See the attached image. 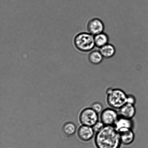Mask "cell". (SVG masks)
Wrapping results in <instances>:
<instances>
[{
	"mask_svg": "<svg viewBox=\"0 0 148 148\" xmlns=\"http://www.w3.org/2000/svg\"><path fill=\"white\" fill-rule=\"evenodd\" d=\"M105 127L103 123L101 121H98L92 127L94 132L96 133L99 132Z\"/></svg>",
	"mask_w": 148,
	"mask_h": 148,
	"instance_id": "2e32d148",
	"label": "cell"
},
{
	"mask_svg": "<svg viewBox=\"0 0 148 148\" xmlns=\"http://www.w3.org/2000/svg\"><path fill=\"white\" fill-rule=\"evenodd\" d=\"M94 141L97 148H120L121 145L119 134L114 126H105L96 133Z\"/></svg>",
	"mask_w": 148,
	"mask_h": 148,
	"instance_id": "6da1fadb",
	"label": "cell"
},
{
	"mask_svg": "<svg viewBox=\"0 0 148 148\" xmlns=\"http://www.w3.org/2000/svg\"><path fill=\"white\" fill-rule=\"evenodd\" d=\"M134 126V122L132 119H130L120 116L114 125L116 130L118 132L126 129L133 130Z\"/></svg>",
	"mask_w": 148,
	"mask_h": 148,
	"instance_id": "30bf717a",
	"label": "cell"
},
{
	"mask_svg": "<svg viewBox=\"0 0 148 148\" xmlns=\"http://www.w3.org/2000/svg\"><path fill=\"white\" fill-rule=\"evenodd\" d=\"M119 117L118 112L114 109L108 108L101 113L100 120L105 126H114Z\"/></svg>",
	"mask_w": 148,
	"mask_h": 148,
	"instance_id": "5b68a950",
	"label": "cell"
},
{
	"mask_svg": "<svg viewBox=\"0 0 148 148\" xmlns=\"http://www.w3.org/2000/svg\"><path fill=\"white\" fill-rule=\"evenodd\" d=\"M98 114L91 107H87L81 111L79 116L80 122L82 125L92 127L99 121Z\"/></svg>",
	"mask_w": 148,
	"mask_h": 148,
	"instance_id": "277c9868",
	"label": "cell"
},
{
	"mask_svg": "<svg viewBox=\"0 0 148 148\" xmlns=\"http://www.w3.org/2000/svg\"><path fill=\"white\" fill-rule=\"evenodd\" d=\"M95 46L100 48L108 44V38L106 34L101 33L94 37Z\"/></svg>",
	"mask_w": 148,
	"mask_h": 148,
	"instance_id": "4fadbf2b",
	"label": "cell"
},
{
	"mask_svg": "<svg viewBox=\"0 0 148 148\" xmlns=\"http://www.w3.org/2000/svg\"><path fill=\"white\" fill-rule=\"evenodd\" d=\"M95 133L92 127L82 125L78 129L77 136L82 141L88 142L92 140Z\"/></svg>",
	"mask_w": 148,
	"mask_h": 148,
	"instance_id": "8992f818",
	"label": "cell"
},
{
	"mask_svg": "<svg viewBox=\"0 0 148 148\" xmlns=\"http://www.w3.org/2000/svg\"><path fill=\"white\" fill-rule=\"evenodd\" d=\"M136 103V99L135 97L132 94L127 95V103L135 105Z\"/></svg>",
	"mask_w": 148,
	"mask_h": 148,
	"instance_id": "e0dca14e",
	"label": "cell"
},
{
	"mask_svg": "<svg viewBox=\"0 0 148 148\" xmlns=\"http://www.w3.org/2000/svg\"><path fill=\"white\" fill-rule=\"evenodd\" d=\"M106 94L107 103L112 108L119 109L127 103V94L122 90L109 88Z\"/></svg>",
	"mask_w": 148,
	"mask_h": 148,
	"instance_id": "7a4b0ae2",
	"label": "cell"
},
{
	"mask_svg": "<svg viewBox=\"0 0 148 148\" xmlns=\"http://www.w3.org/2000/svg\"><path fill=\"white\" fill-rule=\"evenodd\" d=\"M103 56L100 51H94L90 53L88 59L91 63L98 64L102 61Z\"/></svg>",
	"mask_w": 148,
	"mask_h": 148,
	"instance_id": "5bb4252c",
	"label": "cell"
},
{
	"mask_svg": "<svg viewBox=\"0 0 148 148\" xmlns=\"http://www.w3.org/2000/svg\"><path fill=\"white\" fill-rule=\"evenodd\" d=\"M118 110L119 116L125 118L132 119L136 114V110L134 105L127 103Z\"/></svg>",
	"mask_w": 148,
	"mask_h": 148,
	"instance_id": "ba28073f",
	"label": "cell"
},
{
	"mask_svg": "<svg viewBox=\"0 0 148 148\" xmlns=\"http://www.w3.org/2000/svg\"><path fill=\"white\" fill-rule=\"evenodd\" d=\"M77 130L76 125L72 122L65 123L62 127L63 134L66 137H71L75 134Z\"/></svg>",
	"mask_w": 148,
	"mask_h": 148,
	"instance_id": "8fae6325",
	"label": "cell"
},
{
	"mask_svg": "<svg viewBox=\"0 0 148 148\" xmlns=\"http://www.w3.org/2000/svg\"><path fill=\"white\" fill-rule=\"evenodd\" d=\"M75 47L80 51H89L95 46L94 37L90 33H81L77 35L74 38Z\"/></svg>",
	"mask_w": 148,
	"mask_h": 148,
	"instance_id": "3957f363",
	"label": "cell"
},
{
	"mask_svg": "<svg viewBox=\"0 0 148 148\" xmlns=\"http://www.w3.org/2000/svg\"><path fill=\"white\" fill-rule=\"evenodd\" d=\"M121 144L130 145L133 143L135 139V134L132 129H126L118 132Z\"/></svg>",
	"mask_w": 148,
	"mask_h": 148,
	"instance_id": "9c48e42d",
	"label": "cell"
},
{
	"mask_svg": "<svg viewBox=\"0 0 148 148\" xmlns=\"http://www.w3.org/2000/svg\"><path fill=\"white\" fill-rule=\"evenodd\" d=\"M100 52L103 57L109 58L114 56L115 53V49L112 45L107 44L101 48Z\"/></svg>",
	"mask_w": 148,
	"mask_h": 148,
	"instance_id": "7c38bea8",
	"label": "cell"
},
{
	"mask_svg": "<svg viewBox=\"0 0 148 148\" xmlns=\"http://www.w3.org/2000/svg\"><path fill=\"white\" fill-rule=\"evenodd\" d=\"M90 107H91L93 110L98 114L101 113L103 110V104L101 103L98 101L93 102L91 104Z\"/></svg>",
	"mask_w": 148,
	"mask_h": 148,
	"instance_id": "9a60e30c",
	"label": "cell"
},
{
	"mask_svg": "<svg viewBox=\"0 0 148 148\" xmlns=\"http://www.w3.org/2000/svg\"><path fill=\"white\" fill-rule=\"evenodd\" d=\"M88 29L90 34L95 36L103 33L104 29L103 23L99 19L95 18L89 21Z\"/></svg>",
	"mask_w": 148,
	"mask_h": 148,
	"instance_id": "52a82bcc",
	"label": "cell"
}]
</instances>
